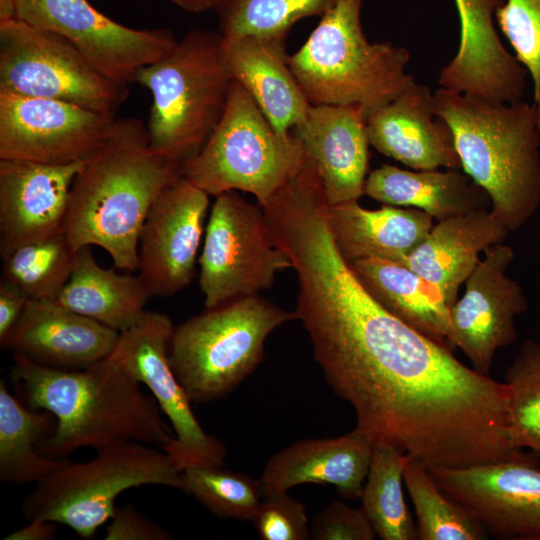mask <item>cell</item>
<instances>
[{
  "mask_svg": "<svg viewBox=\"0 0 540 540\" xmlns=\"http://www.w3.org/2000/svg\"><path fill=\"white\" fill-rule=\"evenodd\" d=\"M275 242L297 274L294 310L356 428L429 468L496 462L513 444L510 390L383 308L337 249L323 210L302 212Z\"/></svg>",
  "mask_w": 540,
  "mask_h": 540,
  "instance_id": "6da1fadb",
  "label": "cell"
},
{
  "mask_svg": "<svg viewBox=\"0 0 540 540\" xmlns=\"http://www.w3.org/2000/svg\"><path fill=\"white\" fill-rule=\"evenodd\" d=\"M10 377L26 405L56 419L38 446L47 458L65 459L80 448L95 450L122 441L165 449L175 439L154 399L109 358L67 369L14 353Z\"/></svg>",
  "mask_w": 540,
  "mask_h": 540,
  "instance_id": "7a4b0ae2",
  "label": "cell"
},
{
  "mask_svg": "<svg viewBox=\"0 0 540 540\" xmlns=\"http://www.w3.org/2000/svg\"><path fill=\"white\" fill-rule=\"evenodd\" d=\"M182 176V164L154 150L146 125L116 118L104 144L77 173L63 233L74 251L103 248L114 266L138 269V239L160 193Z\"/></svg>",
  "mask_w": 540,
  "mask_h": 540,
  "instance_id": "3957f363",
  "label": "cell"
},
{
  "mask_svg": "<svg viewBox=\"0 0 540 540\" xmlns=\"http://www.w3.org/2000/svg\"><path fill=\"white\" fill-rule=\"evenodd\" d=\"M433 110L450 126L464 172L491 200V212L512 231L540 205V111L439 88Z\"/></svg>",
  "mask_w": 540,
  "mask_h": 540,
  "instance_id": "277c9868",
  "label": "cell"
},
{
  "mask_svg": "<svg viewBox=\"0 0 540 540\" xmlns=\"http://www.w3.org/2000/svg\"><path fill=\"white\" fill-rule=\"evenodd\" d=\"M361 5L362 0H339L289 56L310 105H356L367 116L414 83L405 71L410 58L406 48L368 41Z\"/></svg>",
  "mask_w": 540,
  "mask_h": 540,
  "instance_id": "5b68a950",
  "label": "cell"
},
{
  "mask_svg": "<svg viewBox=\"0 0 540 540\" xmlns=\"http://www.w3.org/2000/svg\"><path fill=\"white\" fill-rule=\"evenodd\" d=\"M232 81L220 33L201 29L139 69L134 83L152 95L146 124L151 147L182 165L194 157L220 122Z\"/></svg>",
  "mask_w": 540,
  "mask_h": 540,
  "instance_id": "8992f818",
  "label": "cell"
},
{
  "mask_svg": "<svg viewBox=\"0 0 540 540\" xmlns=\"http://www.w3.org/2000/svg\"><path fill=\"white\" fill-rule=\"evenodd\" d=\"M143 485L185 488L181 471L163 449L136 441L117 442L97 449L87 462L63 459L36 483L22 510L29 520L64 524L90 539L114 515L117 497Z\"/></svg>",
  "mask_w": 540,
  "mask_h": 540,
  "instance_id": "52a82bcc",
  "label": "cell"
},
{
  "mask_svg": "<svg viewBox=\"0 0 540 540\" xmlns=\"http://www.w3.org/2000/svg\"><path fill=\"white\" fill-rule=\"evenodd\" d=\"M292 320L294 311L258 294L205 309L174 327L169 362L191 402L234 390L261 363L271 332Z\"/></svg>",
  "mask_w": 540,
  "mask_h": 540,
  "instance_id": "ba28073f",
  "label": "cell"
},
{
  "mask_svg": "<svg viewBox=\"0 0 540 540\" xmlns=\"http://www.w3.org/2000/svg\"><path fill=\"white\" fill-rule=\"evenodd\" d=\"M299 139L275 129L248 91L232 81L225 112L182 176L210 196L226 191L252 194L264 206L303 168Z\"/></svg>",
  "mask_w": 540,
  "mask_h": 540,
  "instance_id": "9c48e42d",
  "label": "cell"
},
{
  "mask_svg": "<svg viewBox=\"0 0 540 540\" xmlns=\"http://www.w3.org/2000/svg\"><path fill=\"white\" fill-rule=\"evenodd\" d=\"M0 91L116 116L130 89L97 70L63 36L14 18L0 22Z\"/></svg>",
  "mask_w": 540,
  "mask_h": 540,
  "instance_id": "30bf717a",
  "label": "cell"
},
{
  "mask_svg": "<svg viewBox=\"0 0 540 540\" xmlns=\"http://www.w3.org/2000/svg\"><path fill=\"white\" fill-rule=\"evenodd\" d=\"M214 197L198 258L205 309L258 295L273 285L278 273L293 268L274 243L261 205L235 190Z\"/></svg>",
  "mask_w": 540,
  "mask_h": 540,
  "instance_id": "8fae6325",
  "label": "cell"
},
{
  "mask_svg": "<svg viewBox=\"0 0 540 540\" xmlns=\"http://www.w3.org/2000/svg\"><path fill=\"white\" fill-rule=\"evenodd\" d=\"M173 331V323L167 315L145 310L134 324L119 332L108 358L151 391L175 435L164 451L180 471L190 466H224L226 446L203 430L191 409L190 398L170 365Z\"/></svg>",
  "mask_w": 540,
  "mask_h": 540,
  "instance_id": "7c38bea8",
  "label": "cell"
},
{
  "mask_svg": "<svg viewBox=\"0 0 540 540\" xmlns=\"http://www.w3.org/2000/svg\"><path fill=\"white\" fill-rule=\"evenodd\" d=\"M17 18L70 41L107 77L130 85L142 67L177 44L168 28L134 29L95 9L87 0H16Z\"/></svg>",
  "mask_w": 540,
  "mask_h": 540,
  "instance_id": "4fadbf2b",
  "label": "cell"
},
{
  "mask_svg": "<svg viewBox=\"0 0 540 540\" xmlns=\"http://www.w3.org/2000/svg\"><path fill=\"white\" fill-rule=\"evenodd\" d=\"M116 118L63 101L0 91V159L85 161L107 140Z\"/></svg>",
  "mask_w": 540,
  "mask_h": 540,
  "instance_id": "5bb4252c",
  "label": "cell"
},
{
  "mask_svg": "<svg viewBox=\"0 0 540 540\" xmlns=\"http://www.w3.org/2000/svg\"><path fill=\"white\" fill-rule=\"evenodd\" d=\"M439 488L464 505L489 535L540 540V462L515 456L463 468H429Z\"/></svg>",
  "mask_w": 540,
  "mask_h": 540,
  "instance_id": "9a60e30c",
  "label": "cell"
},
{
  "mask_svg": "<svg viewBox=\"0 0 540 540\" xmlns=\"http://www.w3.org/2000/svg\"><path fill=\"white\" fill-rule=\"evenodd\" d=\"M511 246L498 243L484 251L465 281V291L450 307L448 346L461 349L473 369L489 376L496 352L517 339L515 318L527 311L522 287L507 270Z\"/></svg>",
  "mask_w": 540,
  "mask_h": 540,
  "instance_id": "2e32d148",
  "label": "cell"
},
{
  "mask_svg": "<svg viewBox=\"0 0 540 540\" xmlns=\"http://www.w3.org/2000/svg\"><path fill=\"white\" fill-rule=\"evenodd\" d=\"M209 196L181 176L152 204L139 234L137 269L152 296H172L191 283Z\"/></svg>",
  "mask_w": 540,
  "mask_h": 540,
  "instance_id": "e0dca14e",
  "label": "cell"
},
{
  "mask_svg": "<svg viewBox=\"0 0 540 540\" xmlns=\"http://www.w3.org/2000/svg\"><path fill=\"white\" fill-rule=\"evenodd\" d=\"M85 161L0 159V253L63 232L70 190Z\"/></svg>",
  "mask_w": 540,
  "mask_h": 540,
  "instance_id": "ac0fdd59",
  "label": "cell"
},
{
  "mask_svg": "<svg viewBox=\"0 0 540 540\" xmlns=\"http://www.w3.org/2000/svg\"><path fill=\"white\" fill-rule=\"evenodd\" d=\"M316 165L326 202L358 201L369 167L364 110L356 105H310L293 133Z\"/></svg>",
  "mask_w": 540,
  "mask_h": 540,
  "instance_id": "d6986e66",
  "label": "cell"
},
{
  "mask_svg": "<svg viewBox=\"0 0 540 540\" xmlns=\"http://www.w3.org/2000/svg\"><path fill=\"white\" fill-rule=\"evenodd\" d=\"M370 145L414 169H460L453 132L433 110V94L412 83L395 99L366 116Z\"/></svg>",
  "mask_w": 540,
  "mask_h": 540,
  "instance_id": "ffe728a7",
  "label": "cell"
},
{
  "mask_svg": "<svg viewBox=\"0 0 540 540\" xmlns=\"http://www.w3.org/2000/svg\"><path fill=\"white\" fill-rule=\"evenodd\" d=\"M119 332L56 301L30 299L3 348L40 364L80 369L106 359Z\"/></svg>",
  "mask_w": 540,
  "mask_h": 540,
  "instance_id": "44dd1931",
  "label": "cell"
},
{
  "mask_svg": "<svg viewBox=\"0 0 540 540\" xmlns=\"http://www.w3.org/2000/svg\"><path fill=\"white\" fill-rule=\"evenodd\" d=\"M374 442L356 427L336 438L303 439L272 455L260 484L263 496L285 493L300 484L332 485L341 497H361Z\"/></svg>",
  "mask_w": 540,
  "mask_h": 540,
  "instance_id": "7402d4cb",
  "label": "cell"
},
{
  "mask_svg": "<svg viewBox=\"0 0 540 540\" xmlns=\"http://www.w3.org/2000/svg\"><path fill=\"white\" fill-rule=\"evenodd\" d=\"M510 232L491 210L451 217L434 224L403 265L430 282L451 307L480 253L503 243Z\"/></svg>",
  "mask_w": 540,
  "mask_h": 540,
  "instance_id": "603a6c76",
  "label": "cell"
},
{
  "mask_svg": "<svg viewBox=\"0 0 540 540\" xmlns=\"http://www.w3.org/2000/svg\"><path fill=\"white\" fill-rule=\"evenodd\" d=\"M287 36L247 35L223 45L232 79L283 134L300 124L310 107L290 68Z\"/></svg>",
  "mask_w": 540,
  "mask_h": 540,
  "instance_id": "cb8c5ba5",
  "label": "cell"
},
{
  "mask_svg": "<svg viewBox=\"0 0 540 540\" xmlns=\"http://www.w3.org/2000/svg\"><path fill=\"white\" fill-rule=\"evenodd\" d=\"M326 216L334 243L348 264L372 257L403 264L435 220L416 208L384 205L369 210L358 201L327 204Z\"/></svg>",
  "mask_w": 540,
  "mask_h": 540,
  "instance_id": "d4e9b609",
  "label": "cell"
},
{
  "mask_svg": "<svg viewBox=\"0 0 540 540\" xmlns=\"http://www.w3.org/2000/svg\"><path fill=\"white\" fill-rule=\"evenodd\" d=\"M458 170L411 171L383 164L368 174L364 194L385 205L420 209L438 222L487 209V192Z\"/></svg>",
  "mask_w": 540,
  "mask_h": 540,
  "instance_id": "484cf974",
  "label": "cell"
},
{
  "mask_svg": "<svg viewBox=\"0 0 540 540\" xmlns=\"http://www.w3.org/2000/svg\"><path fill=\"white\" fill-rule=\"evenodd\" d=\"M349 265L362 286L383 308L432 340L448 346L450 306L430 282L409 267L383 258L359 259Z\"/></svg>",
  "mask_w": 540,
  "mask_h": 540,
  "instance_id": "4316f807",
  "label": "cell"
},
{
  "mask_svg": "<svg viewBox=\"0 0 540 540\" xmlns=\"http://www.w3.org/2000/svg\"><path fill=\"white\" fill-rule=\"evenodd\" d=\"M150 297L139 275L100 266L90 246H84L76 250L71 276L56 302L121 332L141 317Z\"/></svg>",
  "mask_w": 540,
  "mask_h": 540,
  "instance_id": "83f0119b",
  "label": "cell"
},
{
  "mask_svg": "<svg viewBox=\"0 0 540 540\" xmlns=\"http://www.w3.org/2000/svg\"><path fill=\"white\" fill-rule=\"evenodd\" d=\"M52 414L25 407L0 382V480L12 484L37 483L63 459H51L38 452L49 437Z\"/></svg>",
  "mask_w": 540,
  "mask_h": 540,
  "instance_id": "f1b7e54d",
  "label": "cell"
},
{
  "mask_svg": "<svg viewBox=\"0 0 540 540\" xmlns=\"http://www.w3.org/2000/svg\"><path fill=\"white\" fill-rule=\"evenodd\" d=\"M403 450L375 443L365 480L361 508L382 540H416L417 528L406 505L402 483L409 459Z\"/></svg>",
  "mask_w": 540,
  "mask_h": 540,
  "instance_id": "f546056e",
  "label": "cell"
},
{
  "mask_svg": "<svg viewBox=\"0 0 540 540\" xmlns=\"http://www.w3.org/2000/svg\"><path fill=\"white\" fill-rule=\"evenodd\" d=\"M403 482L413 503L420 540H484L482 523L461 503L445 494L429 467L412 456L405 465Z\"/></svg>",
  "mask_w": 540,
  "mask_h": 540,
  "instance_id": "4dcf8cb0",
  "label": "cell"
},
{
  "mask_svg": "<svg viewBox=\"0 0 540 540\" xmlns=\"http://www.w3.org/2000/svg\"><path fill=\"white\" fill-rule=\"evenodd\" d=\"M75 252L63 232L14 248L2 256V280L32 300L56 301L68 282Z\"/></svg>",
  "mask_w": 540,
  "mask_h": 540,
  "instance_id": "1f68e13d",
  "label": "cell"
},
{
  "mask_svg": "<svg viewBox=\"0 0 540 540\" xmlns=\"http://www.w3.org/2000/svg\"><path fill=\"white\" fill-rule=\"evenodd\" d=\"M339 0H223L216 8L223 45L247 35H288L298 21L322 16Z\"/></svg>",
  "mask_w": 540,
  "mask_h": 540,
  "instance_id": "d6a6232c",
  "label": "cell"
},
{
  "mask_svg": "<svg viewBox=\"0 0 540 540\" xmlns=\"http://www.w3.org/2000/svg\"><path fill=\"white\" fill-rule=\"evenodd\" d=\"M223 467L183 469L184 491L221 519L251 521L263 498L260 480Z\"/></svg>",
  "mask_w": 540,
  "mask_h": 540,
  "instance_id": "836d02e7",
  "label": "cell"
},
{
  "mask_svg": "<svg viewBox=\"0 0 540 540\" xmlns=\"http://www.w3.org/2000/svg\"><path fill=\"white\" fill-rule=\"evenodd\" d=\"M514 445L540 462V343L526 340L505 373Z\"/></svg>",
  "mask_w": 540,
  "mask_h": 540,
  "instance_id": "e575fe53",
  "label": "cell"
},
{
  "mask_svg": "<svg viewBox=\"0 0 540 540\" xmlns=\"http://www.w3.org/2000/svg\"><path fill=\"white\" fill-rule=\"evenodd\" d=\"M515 57L532 78L533 104L540 111V0H507L495 10Z\"/></svg>",
  "mask_w": 540,
  "mask_h": 540,
  "instance_id": "d590c367",
  "label": "cell"
},
{
  "mask_svg": "<svg viewBox=\"0 0 540 540\" xmlns=\"http://www.w3.org/2000/svg\"><path fill=\"white\" fill-rule=\"evenodd\" d=\"M251 521L263 540L311 539L304 505L287 492L263 496Z\"/></svg>",
  "mask_w": 540,
  "mask_h": 540,
  "instance_id": "8d00e7d4",
  "label": "cell"
},
{
  "mask_svg": "<svg viewBox=\"0 0 540 540\" xmlns=\"http://www.w3.org/2000/svg\"><path fill=\"white\" fill-rule=\"evenodd\" d=\"M315 540H373L377 536L362 508L333 500L320 510L310 525Z\"/></svg>",
  "mask_w": 540,
  "mask_h": 540,
  "instance_id": "74e56055",
  "label": "cell"
},
{
  "mask_svg": "<svg viewBox=\"0 0 540 540\" xmlns=\"http://www.w3.org/2000/svg\"><path fill=\"white\" fill-rule=\"evenodd\" d=\"M106 528V540H171L173 536L133 505L116 508Z\"/></svg>",
  "mask_w": 540,
  "mask_h": 540,
  "instance_id": "f35d334b",
  "label": "cell"
},
{
  "mask_svg": "<svg viewBox=\"0 0 540 540\" xmlns=\"http://www.w3.org/2000/svg\"><path fill=\"white\" fill-rule=\"evenodd\" d=\"M29 297L16 285L2 280L0 283V342H2L22 316Z\"/></svg>",
  "mask_w": 540,
  "mask_h": 540,
  "instance_id": "ab89813d",
  "label": "cell"
},
{
  "mask_svg": "<svg viewBox=\"0 0 540 540\" xmlns=\"http://www.w3.org/2000/svg\"><path fill=\"white\" fill-rule=\"evenodd\" d=\"M57 523L42 519L30 520V523L11 534L5 540H50L55 537Z\"/></svg>",
  "mask_w": 540,
  "mask_h": 540,
  "instance_id": "60d3db41",
  "label": "cell"
},
{
  "mask_svg": "<svg viewBox=\"0 0 540 540\" xmlns=\"http://www.w3.org/2000/svg\"><path fill=\"white\" fill-rule=\"evenodd\" d=\"M179 8L191 13H202L216 10L223 0H168Z\"/></svg>",
  "mask_w": 540,
  "mask_h": 540,
  "instance_id": "b9f144b4",
  "label": "cell"
},
{
  "mask_svg": "<svg viewBox=\"0 0 540 540\" xmlns=\"http://www.w3.org/2000/svg\"><path fill=\"white\" fill-rule=\"evenodd\" d=\"M484 0H455L460 21L464 20L473 10H475Z\"/></svg>",
  "mask_w": 540,
  "mask_h": 540,
  "instance_id": "7bdbcfd3",
  "label": "cell"
},
{
  "mask_svg": "<svg viewBox=\"0 0 540 540\" xmlns=\"http://www.w3.org/2000/svg\"><path fill=\"white\" fill-rule=\"evenodd\" d=\"M17 18L16 0H0V22Z\"/></svg>",
  "mask_w": 540,
  "mask_h": 540,
  "instance_id": "ee69618b",
  "label": "cell"
}]
</instances>
